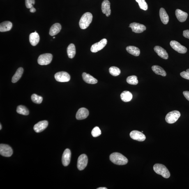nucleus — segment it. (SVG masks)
Listing matches in <instances>:
<instances>
[{
	"label": "nucleus",
	"mask_w": 189,
	"mask_h": 189,
	"mask_svg": "<svg viewBox=\"0 0 189 189\" xmlns=\"http://www.w3.org/2000/svg\"><path fill=\"white\" fill-rule=\"evenodd\" d=\"M110 159L113 163L119 165H126L128 162V159L126 157L118 152H115L111 154Z\"/></svg>",
	"instance_id": "1"
},
{
	"label": "nucleus",
	"mask_w": 189,
	"mask_h": 189,
	"mask_svg": "<svg viewBox=\"0 0 189 189\" xmlns=\"http://www.w3.org/2000/svg\"><path fill=\"white\" fill-rule=\"evenodd\" d=\"M93 16L90 12H86L81 17L79 22V26L81 29H86L90 25L92 21Z\"/></svg>",
	"instance_id": "2"
},
{
	"label": "nucleus",
	"mask_w": 189,
	"mask_h": 189,
	"mask_svg": "<svg viewBox=\"0 0 189 189\" xmlns=\"http://www.w3.org/2000/svg\"><path fill=\"white\" fill-rule=\"evenodd\" d=\"M153 170L157 174L160 175L165 178H168L170 174L167 167L161 164H156L153 166Z\"/></svg>",
	"instance_id": "3"
},
{
	"label": "nucleus",
	"mask_w": 189,
	"mask_h": 189,
	"mask_svg": "<svg viewBox=\"0 0 189 189\" xmlns=\"http://www.w3.org/2000/svg\"><path fill=\"white\" fill-rule=\"evenodd\" d=\"M181 115V113L179 111L177 110L172 111L169 112L166 115V121L168 123H174L177 121Z\"/></svg>",
	"instance_id": "4"
},
{
	"label": "nucleus",
	"mask_w": 189,
	"mask_h": 189,
	"mask_svg": "<svg viewBox=\"0 0 189 189\" xmlns=\"http://www.w3.org/2000/svg\"><path fill=\"white\" fill-rule=\"evenodd\" d=\"M53 58L52 55L46 53L41 55L38 58V63L41 65H46L50 64Z\"/></svg>",
	"instance_id": "5"
},
{
	"label": "nucleus",
	"mask_w": 189,
	"mask_h": 189,
	"mask_svg": "<svg viewBox=\"0 0 189 189\" xmlns=\"http://www.w3.org/2000/svg\"><path fill=\"white\" fill-rule=\"evenodd\" d=\"M54 77L56 81L61 82H68L70 79L69 74L65 72H58L55 74Z\"/></svg>",
	"instance_id": "6"
},
{
	"label": "nucleus",
	"mask_w": 189,
	"mask_h": 189,
	"mask_svg": "<svg viewBox=\"0 0 189 189\" xmlns=\"http://www.w3.org/2000/svg\"><path fill=\"white\" fill-rule=\"evenodd\" d=\"M12 148L8 145L1 144L0 145V154L5 157H10L13 154Z\"/></svg>",
	"instance_id": "7"
},
{
	"label": "nucleus",
	"mask_w": 189,
	"mask_h": 189,
	"mask_svg": "<svg viewBox=\"0 0 189 189\" xmlns=\"http://www.w3.org/2000/svg\"><path fill=\"white\" fill-rule=\"evenodd\" d=\"M170 45L173 49L180 53L185 54L188 51V49L186 47L182 45L176 41H171L170 42Z\"/></svg>",
	"instance_id": "8"
},
{
	"label": "nucleus",
	"mask_w": 189,
	"mask_h": 189,
	"mask_svg": "<svg viewBox=\"0 0 189 189\" xmlns=\"http://www.w3.org/2000/svg\"><path fill=\"white\" fill-rule=\"evenodd\" d=\"M88 158L85 154H82L78 159L77 167L79 170L82 171L85 168L87 165Z\"/></svg>",
	"instance_id": "9"
},
{
	"label": "nucleus",
	"mask_w": 189,
	"mask_h": 189,
	"mask_svg": "<svg viewBox=\"0 0 189 189\" xmlns=\"http://www.w3.org/2000/svg\"><path fill=\"white\" fill-rule=\"evenodd\" d=\"M107 43V40L106 39H103L101 40L100 41L97 43L93 44L91 46V51L93 53H96L98 51L102 50L105 46L106 45Z\"/></svg>",
	"instance_id": "10"
},
{
	"label": "nucleus",
	"mask_w": 189,
	"mask_h": 189,
	"mask_svg": "<svg viewBox=\"0 0 189 189\" xmlns=\"http://www.w3.org/2000/svg\"><path fill=\"white\" fill-rule=\"evenodd\" d=\"M130 136L133 140L143 142L145 140V135L142 132L134 130L131 131L130 133Z\"/></svg>",
	"instance_id": "11"
},
{
	"label": "nucleus",
	"mask_w": 189,
	"mask_h": 189,
	"mask_svg": "<svg viewBox=\"0 0 189 189\" xmlns=\"http://www.w3.org/2000/svg\"><path fill=\"white\" fill-rule=\"evenodd\" d=\"M129 27L131 28L132 32L137 33L143 32L146 30V27L144 25L136 22H133L131 24Z\"/></svg>",
	"instance_id": "12"
},
{
	"label": "nucleus",
	"mask_w": 189,
	"mask_h": 189,
	"mask_svg": "<svg viewBox=\"0 0 189 189\" xmlns=\"http://www.w3.org/2000/svg\"><path fill=\"white\" fill-rule=\"evenodd\" d=\"M71 157V152L69 149H67L63 152L62 162L63 166L67 167L70 163Z\"/></svg>",
	"instance_id": "13"
},
{
	"label": "nucleus",
	"mask_w": 189,
	"mask_h": 189,
	"mask_svg": "<svg viewBox=\"0 0 189 189\" xmlns=\"http://www.w3.org/2000/svg\"><path fill=\"white\" fill-rule=\"evenodd\" d=\"M48 124V122L45 120L40 121L34 125L33 129L37 133H40L47 128Z\"/></svg>",
	"instance_id": "14"
},
{
	"label": "nucleus",
	"mask_w": 189,
	"mask_h": 189,
	"mask_svg": "<svg viewBox=\"0 0 189 189\" xmlns=\"http://www.w3.org/2000/svg\"><path fill=\"white\" fill-rule=\"evenodd\" d=\"M89 115V112L88 109L84 107H82L78 110L76 117L77 120L84 119L87 118Z\"/></svg>",
	"instance_id": "15"
},
{
	"label": "nucleus",
	"mask_w": 189,
	"mask_h": 189,
	"mask_svg": "<svg viewBox=\"0 0 189 189\" xmlns=\"http://www.w3.org/2000/svg\"><path fill=\"white\" fill-rule=\"evenodd\" d=\"M102 12L105 14L107 17H109L111 13L110 3L108 0H105L102 4Z\"/></svg>",
	"instance_id": "16"
},
{
	"label": "nucleus",
	"mask_w": 189,
	"mask_h": 189,
	"mask_svg": "<svg viewBox=\"0 0 189 189\" xmlns=\"http://www.w3.org/2000/svg\"><path fill=\"white\" fill-rule=\"evenodd\" d=\"M154 51L162 59H168L169 56L167 53L165 49L159 46H156L154 47Z\"/></svg>",
	"instance_id": "17"
},
{
	"label": "nucleus",
	"mask_w": 189,
	"mask_h": 189,
	"mask_svg": "<svg viewBox=\"0 0 189 189\" xmlns=\"http://www.w3.org/2000/svg\"><path fill=\"white\" fill-rule=\"evenodd\" d=\"M176 15L178 20L181 22H183L186 20L188 17V14L180 9L176 11Z\"/></svg>",
	"instance_id": "18"
},
{
	"label": "nucleus",
	"mask_w": 189,
	"mask_h": 189,
	"mask_svg": "<svg viewBox=\"0 0 189 189\" xmlns=\"http://www.w3.org/2000/svg\"><path fill=\"white\" fill-rule=\"evenodd\" d=\"M82 77L83 80L87 84H95L98 82V81L93 76L86 73H83Z\"/></svg>",
	"instance_id": "19"
},
{
	"label": "nucleus",
	"mask_w": 189,
	"mask_h": 189,
	"mask_svg": "<svg viewBox=\"0 0 189 189\" xmlns=\"http://www.w3.org/2000/svg\"><path fill=\"white\" fill-rule=\"evenodd\" d=\"M29 40L32 45L36 46L39 41L40 37L38 33L35 32L30 35Z\"/></svg>",
	"instance_id": "20"
},
{
	"label": "nucleus",
	"mask_w": 189,
	"mask_h": 189,
	"mask_svg": "<svg viewBox=\"0 0 189 189\" xmlns=\"http://www.w3.org/2000/svg\"><path fill=\"white\" fill-rule=\"evenodd\" d=\"M61 29V26L59 23L55 24L52 26L49 31V34L50 36H53L60 32Z\"/></svg>",
	"instance_id": "21"
},
{
	"label": "nucleus",
	"mask_w": 189,
	"mask_h": 189,
	"mask_svg": "<svg viewBox=\"0 0 189 189\" xmlns=\"http://www.w3.org/2000/svg\"><path fill=\"white\" fill-rule=\"evenodd\" d=\"M159 15L161 20L164 24H167L169 22V16L165 9L161 8L159 11Z\"/></svg>",
	"instance_id": "22"
},
{
	"label": "nucleus",
	"mask_w": 189,
	"mask_h": 189,
	"mask_svg": "<svg viewBox=\"0 0 189 189\" xmlns=\"http://www.w3.org/2000/svg\"><path fill=\"white\" fill-rule=\"evenodd\" d=\"M12 24L9 21H5L0 24V31L1 32H5L9 31L12 29Z\"/></svg>",
	"instance_id": "23"
},
{
	"label": "nucleus",
	"mask_w": 189,
	"mask_h": 189,
	"mask_svg": "<svg viewBox=\"0 0 189 189\" xmlns=\"http://www.w3.org/2000/svg\"><path fill=\"white\" fill-rule=\"evenodd\" d=\"M126 50L129 53L135 56H138L140 54V49L134 46H128L126 48Z\"/></svg>",
	"instance_id": "24"
},
{
	"label": "nucleus",
	"mask_w": 189,
	"mask_h": 189,
	"mask_svg": "<svg viewBox=\"0 0 189 189\" xmlns=\"http://www.w3.org/2000/svg\"><path fill=\"white\" fill-rule=\"evenodd\" d=\"M132 95L131 93L128 91H124L121 93V98L122 101L125 102L130 101L132 98Z\"/></svg>",
	"instance_id": "25"
},
{
	"label": "nucleus",
	"mask_w": 189,
	"mask_h": 189,
	"mask_svg": "<svg viewBox=\"0 0 189 189\" xmlns=\"http://www.w3.org/2000/svg\"><path fill=\"white\" fill-rule=\"evenodd\" d=\"M152 70L154 73L156 74L160 75L163 77H166L167 75L165 70H164L161 67L157 66V65H154L152 67Z\"/></svg>",
	"instance_id": "26"
},
{
	"label": "nucleus",
	"mask_w": 189,
	"mask_h": 189,
	"mask_svg": "<svg viewBox=\"0 0 189 189\" xmlns=\"http://www.w3.org/2000/svg\"><path fill=\"white\" fill-rule=\"evenodd\" d=\"M24 70L22 67L19 68L15 72L12 78V83H15L17 82L22 77L23 73Z\"/></svg>",
	"instance_id": "27"
},
{
	"label": "nucleus",
	"mask_w": 189,
	"mask_h": 189,
	"mask_svg": "<svg viewBox=\"0 0 189 189\" xmlns=\"http://www.w3.org/2000/svg\"><path fill=\"white\" fill-rule=\"evenodd\" d=\"M67 53L68 57L72 59L74 57L76 54L75 47L73 44H70L67 48Z\"/></svg>",
	"instance_id": "28"
},
{
	"label": "nucleus",
	"mask_w": 189,
	"mask_h": 189,
	"mask_svg": "<svg viewBox=\"0 0 189 189\" xmlns=\"http://www.w3.org/2000/svg\"><path fill=\"white\" fill-rule=\"evenodd\" d=\"M17 112L19 114L24 115H28L29 114V110L24 106L22 105H19L17 109Z\"/></svg>",
	"instance_id": "29"
},
{
	"label": "nucleus",
	"mask_w": 189,
	"mask_h": 189,
	"mask_svg": "<svg viewBox=\"0 0 189 189\" xmlns=\"http://www.w3.org/2000/svg\"><path fill=\"white\" fill-rule=\"evenodd\" d=\"M126 81L128 84L136 85L138 84V81L137 79V76L132 75L127 77Z\"/></svg>",
	"instance_id": "30"
},
{
	"label": "nucleus",
	"mask_w": 189,
	"mask_h": 189,
	"mask_svg": "<svg viewBox=\"0 0 189 189\" xmlns=\"http://www.w3.org/2000/svg\"><path fill=\"white\" fill-rule=\"evenodd\" d=\"M109 73L112 76L116 77L119 75L121 73V70L117 67H111L109 69Z\"/></svg>",
	"instance_id": "31"
},
{
	"label": "nucleus",
	"mask_w": 189,
	"mask_h": 189,
	"mask_svg": "<svg viewBox=\"0 0 189 189\" xmlns=\"http://www.w3.org/2000/svg\"><path fill=\"white\" fill-rule=\"evenodd\" d=\"M31 99L34 103L36 104H40L43 100V98L41 96L36 94H33L31 96Z\"/></svg>",
	"instance_id": "32"
},
{
	"label": "nucleus",
	"mask_w": 189,
	"mask_h": 189,
	"mask_svg": "<svg viewBox=\"0 0 189 189\" xmlns=\"http://www.w3.org/2000/svg\"><path fill=\"white\" fill-rule=\"evenodd\" d=\"M138 3L139 7L141 9L147 10L148 9V5L145 0H136Z\"/></svg>",
	"instance_id": "33"
},
{
	"label": "nucleus",
	"mask_w": 189,
	"mask_h": 189,
	"mask_svg": "<svg viewBox=\"0 0 189 189\" xmlns=\"http://www.w3.org/2000/svg\"><path fill=\"white\" fill-rule=\"evenodd\" d=\"M101 131L98 126L95 127L91 131V135L94 137H97L101 135Z\"/></svg>",
	"instance_id": "34"
},
{
	"label": "nucleus",
	"mask_w": 189,
	"mask_h": 189,
	"mask_svg": "<svg viewBox=\"0 0 189 189\" xmlns=\"http://www.w3.org/2000/svg\"><path fill=\"white\" fill-rule=\"evenodd\" d=\"M35 3V0H25L26 6L28 8H31L33 7Z\"/></svg>",
	"instance_id": "35"
},
{
	"label": "nucleus",
	"mask_w": 189,
	"mask_h": 189,
	"mask_svg": "<svg viewBox=\"0 0 189 189\" xmlns=\"http://www.w3.org/2000/svg\"><path fill=\"white\" fill-rule=\"evenodd\" d=\"M180 74L183 78L189 80V69L187 70L186 72L183 71L181 72Z\"/></svg>",
	"instance_id": "36"
},
{
	"label": "nucleus",
	"mask_w": 189,
	"mask_h": 189,
	"mask_svg": "<svg viewBox=\"0 0 189 189\" xmlns=\"http://www.w3.org/2000/svg\"><path fill=\"white\" fill-rule=\"evenodd\" d=\"M183 35L185 37L189 39V30H186L183 31Z\"/></svg>",
	"instance_id": "37"
},
{
	"label": "nucleus",
	"mask_w": 189,
	"mask_h": 189,
	"mask_svg": "<svg viewBox=\"0 0 189 189\" xmlns=\"http://www.w3.org/2000/svg\"><path fill=\"white\" fill-rule=\"evenodd\" d=\"M183 93L185 98L189 101V91H184L183 92Z\"/></svg>",
	"instance_id": "38"
},
{
	"label": "nucleus",
	"mask_w": 189,
	"mask_h": 189,
	"mask_svg": "<svg viewBox=\"0 0 189 189\" xmlns=\"http://www.w3.org/2000/svg\"><path fill=\"white\" fill-rule=\"evenodd\" d=\"M36 11V9L34 8V7H33L32 8H30V12H31V13H34V12Z\"/></svg>",
	"instance_id": "39"
},
{
	"label": "nucleus",
	"mask_w": 189,
	"mask_h": 189,
	"mask_svg": "<svg viewBox=\"0 0 189 189\" xmlns=\"http://www.w3.org/2000/svg\"><path fill=\"white\" fill-rule=\"evenodd\" d=\"M107 188H98V189H107Z\"/></svg>",
	"instance_id": "40"
},
{
	"label": "nucleus",
	"mask_w": 189,
	"mask_h": 189,
	"mask_svg": "<svg viewBox=\"0 0 189 189\" xmlns=\"http://www.w3.org/2000/svg\"><path fill=\"white\" fill-rule=\"evenodd\" d=\"M0 127H1V128H0V130H1V128H2V126H1V124H0Z\"/></svg>",
	"instance_id": "41"
},
{
	"label": "nucleus",
	"mask_w": 189,
	"mask_h": 189,
	"mask_svg": "<svg viewBox=\"0 0 189 189\" xmlns=\"http://www.w3.org/2000/svg\"><path fill=\"white\" fill-rule=\"evenodd\" d=\"M55 38V37H54L53 39Z\"/></svg>",
	"instance_id": "42"
}]
</instances>
